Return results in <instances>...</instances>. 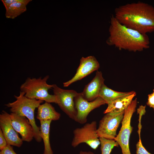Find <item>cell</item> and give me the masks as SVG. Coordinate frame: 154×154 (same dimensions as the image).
<instances>
[{
  "instance_id": "cell-1",
  "label": "cell",
  "mask_w": 154,
  "mask_h": 154,
  "mask_svg": "<svg viewBox=\"0 0 154 154\" xmlns=\"http://www.w3.org/2000/svg\"><path fill=\"white\" fill-rule=\"evenodd\" d=\"M114 16L121 24L142 34L154 32V7L148 3L138 1L119 6Z\"/></svg>"
},
{
  "instance_id": "cell-2",
  "label": "cell",
  "mask_w": 154,
  "mask_h": 154,
  "mask_svg": "<svg viewBox=\"0 0 154 154\" xmlns=\"http://www.w3.org/2000/svg\"><path fill=\"white\" fill-rule=\"evenodd\" d=\"M109 32V36L106 43L119 50L140 52L150 47L149 39L147 34L123 25L113 15L111 17Z\"/></svg>"
},
{
  "instance_id": "cell-3",
  "label": "cell",
  "mask_w": 154,
  "mask_h": 154,
  "mask_svg": "<svg viewBox=\"0 0 154 154\" xmlns=\"http://www.w3.org/2000/svg\"><path fill=\"white\" fill-rule=\"evenodd\" d=\"M16 100L12 102H9L5 105L10 108L11 113L21 116L25 117L29 121L32 126L34 133V138L38 142L41 141L40 128L36 124L34 117L35 109L44 101L28 98L25 96L24 92L20 91L19 95L17 96L14 95Z\"/></svg>"
},
{
  "instance_id": "cell-4",
  "label": "cell",
  "mask_w": 154,
  "mask_h": 154,
  "mask_svg": "<svg viewBox=\"0 0 154 154\" xmlns=\"http://www.w3.org/2000/svg\"><path fill=\"white\" fill-rule=\"evenodd\" d=\"M49 76L47 75L43 78H31L28 77L20 87L21 91L25 93L27 97L33 99L41 100L49 103L57 104L58 100L54 94H49L48 90L52 88L53 84L47 83Z\"/></svg>"
},
{
  "instance_id": "cell-5",
  "label": "cell",
  "mask_w": 154,
  "mask_h": 154,
  "mask_svg": "<svg viewBox=\"0 0 154 154\" xmlns=\"http://www.w3.org/2000/svg\"><path fill=\"white\" fill-rule=\"evenodd\" d=\"M137 104V99L135 98L125 110L121 127L114 139L121 147L122 154H131L129 145L130 135L133 129L131 121L132 116L136 111Z\"/></svg>"
},
{
  "instance_id": "cell-6",
  "label": "cell",
  "mask_w": 154,
  "mask_h": 154,
  "mask_svg": "<svg viewBox=\"0 0 154 154\" xmlns=\"http://www.w3.org/2000/svg\"><path fill=\"white\" fill-rule=\"evenodd\" d=\"M97 129L96 121L86 123L82 127L75 129L73 132L72 146L76 147L80 143H85L92 149H96L100 144Z\"/></svg>"
},
{
  "instance_id": "cell-7",
  "label": "cell",
  "mask_w": 154,
  "mask_h": 154,
  "mask_svg": "<svg viewBox=\"0 0 154 154\" xmlns=\"http://www.w3.org/2000/svg\"><path fill=\"white\" fill-rule=\"evenodd\" d=\"M124 111L106 114L100 120L97 129L99 137L114 139L117 135V129L123 119Z\"/></svg>"
},
{
  "instance_id": "cell-8",
  "label": "cell",
  "mask_w": 154,
  "mask_h": 154,
  "mask_svg": "<svg viewBox=\"0 0 154 154\" xmlns=\"http://www.w3.org/2000/svg\"><path fill=\"white\" fill-rule=\"evenodd\" d=\"M52 89L57 98V104L69 117L74 120L77 114L74 98L78 92L73 90L62 89L55 84H53Z\"/></svg>"
},
{
  "instance_id": "cell-9",
  "label": "cell",
  "mask_w": 154,
  "mask_h": 154,
  "mask_svg": "<svg viewBox=\"0 0 154 154\" xmlns=\"http://www.w3.org/2000/svg\"><path fill=\"white\" fill-rule=\"evenodd\" d=\"M74 102L77 111L74 120L80 124L87 122V117L92 110L106 104L100 96L92 101H88L84 98L81 92L78 93L74 98Z\"/></svg>"
},
{
  "instance_id": "cell-10",
  "label": "cell",
  "mask_w": 154,
  "mask_h": 154,
  "mask_svg": "<svg viewBox=\"0 0 154 154\" xmlns=\"http://www.w3.org/2000/svg\"><path fill=\"white\" fill-rule=\"evenodd\" d=\"M0 127L8 144L19 147L21 146L23 141L12 125L10 114L4 110L0 115Z\"/></svg>"
},
{
  "instance_id": "cell-11",
  "label": "cell",
  "mask_w": 154,
  "mask_h": 154,
  "mask_svg": "<svg viewBox=\"0 0 154 154\" xmlns=\"http://www.w3.org/2000/svg\"><path fill=\"white\" fill-rule=\"evenodd\" d=\"M100 67L99 63L94 56L82 57L75 75L70 80L63 83L64 87H68L72 83L81 80L98 70Z\"/></svg>"
},
{
  "instance_id": "cell-12",
  "label": "cell",
  "mask_w": 154,
  "mask_h": 154,
  "mask_svg": "<svg viewBox=\"0 0 154 154\" xmlns=\"http://www.w3.org/2000/svg\"><path fill=\"white\" fill-rule=\"evenodd\" d=\"M10 116L12 125L15 130L19 133L23 141L30 142L34 138L33 127L29 121L25 116L11 113Z\"/></svg>"
},
{
  "instance_id": "cell-13",
  "label": "cell",
  "mask_w": 154,
  "mask_h": 154,
  "mask_svg": "<svg viewBox=\"0 0 154 154\" xmlns=\"http://www.w3.org/2000/svg\"><path fill=\"white\" fill-rule=\"evenodd\" d=\"M104 79L102 72L97 71L95 76L86 85L81 92L84 98L88 101H92L99 96L102 87L104 84Z\"/></svg>"
},
{
  "instance_id": "cell-14",
  "label": "cell",
  "mask_w": 154,
  "mask_h": 154,
  "mask_svg": "<svg viewBox=\"0 0 154 154\" xmlns=\"http://www.w3.org/2000/svg\"><path fill=\"white\" fill-rule=\"evenodd\" d=\"M136 95V93L135 92L130 95L118 98L110 102L108 104V107L104 113L106 114L124 111L131 104Z\"/></svg>"
},
{
  "instance_id": "cell-15",
  "label": "cell",
  "mask_w": 154,
  "mask_h": 154,
  "mask_svg": "<svg viewBox=\"0 0 154 154\" xmlns=\"http://www.w3.org/2000/svg\"><path fill=\"white\" fill-rule=\"evenodd\" d=\"M36 118L40 121L58 120L60 114L57 112L50 103L45 102L38 107Z\"/></svg>"
},
{
  "instance_id": "cell-16",
  "label": "cell",
  "mask_w": 154,
  "mask_h": 154,
  "mask_svg": "<svg viewBox=\"0 0 154 154\" xmlns=\"http://www.w3.org/2000/svg\"><path fill=\"white\" fill-rule=\"evenodd\" d=\"M32 0H19L8 6L6 9L7 18L14 19L27 10V5Z\"/></svg>"
},
{
  "instance_id": "cell-17",
  "label": "cell",
  "mask_w": 154,
  "mask_h": 154,
  "mask_svg": "<svg viewBox=\"0 0 154 154\" xmlns=\"http://www.w3.org/2000/svg\"><path fill=\"white\" fill-rule=\"evenodd\" d=\"M134 92V91L128 92H117L108 88L104 84L100 92L99 96L105 100L108 104L116 99L130 95Z\"/></svg>"
},
{
  "instance_id": "cell-18",
  "label": "cell",
  "mask_w": 154,
  "mask_h": 154,
  "mask_svg": "<svg viewBox=\"0 0 154 154\" xmlns=\"http://www.w3.org/2000/svg\"><path fill=\"white\" fill-rule=\"evenodd\" d=\"M52 121L51 120L40 121L39 128L44 146L43 154H53L50 141V127Z\"/></svg>"
},
{
  "instance_id": "cell-19",
  "label": "cell",
  "mask_w": 154,
  "mask_h": 154,
  "mask_svg": "<svg viewBox=\"0 0 154 154\" xmlns=\"http://www.w3.org/2000/svg\"><path fill=\"white\" fill-rule=\"evenodd\" d=\"M100 142L101 154H110L112 149L119 145L114 139H109L99 137Z\"/></svg>"
},
{
  "instance_id": "cell-20",
  "label": "cell",
  "mask_w": 154,
  "mask_h": 154,
  "mask_svg": "<svg viewBox=\"0 0 154 154\" xmlns=\"http://www.w3.org/2000/svg\"><path fill=\"white\" fill-rule=\"evenodd\" d=\"M141 129H139V140L136 145V154H152L149 152L143 145L140 137Z\"/></svg>"
},
{
  "instance_id": "cell-21",
  "label": "cell",
  "mask_w": 154,
  "mask_h": 154,
  "mask_svg": "<svg viewBox=\"0 0 154 154\" xmlns=\"http://www.w3.org/2000/svg\"><path fill=\"white\" fill-rule=\"evenodd\" d=\"M8 145L7 141L1 129H0V150L1 151L5 148Z\"/></svg>"
},
{
  "instance_id": "cell-22",
  "label": "cell",
  "mask_w": 154,
  "mask_h": 154,
  "mask_svg": "<svg viewBox=\"0 0 154 154\" xmlns=\"http://www.w3.org/2000/svg\"><path fill=\"white\" fill-rule=\"evenodd\" d=\"M148 97L147 105L152 108L154 111V89L152 93L148 95Z\"/></svg>"
},
{
  "instance_id": "cell-23",
  "label": "cell",
  "mask_w": 154,
  "mask_h": 154,
  "mask_svg": "<svg viewBox=\"0 0 154 154\" xmlns=\"http://www.w3.org/2000/svg\"><path fill=\"white\" fill-rule=\"evenodd\" d=\"M0 154H17L14 151L13 147L10 145L8 144L7 147L1 151Z\"/></svg>"
},
{
  "instance_id": "cell-24",
  "label": "cell",
  "mask_w": 154,
  "mask_h": 154,
  "mask_svg": "<svg viewBox=\"0 0 154 154\" xmlns=\"http://www.w3.org/2000/svg\"><path fill=\"white\" fill-rule=\"evenodd\" d=\"M19 0H1L5 8L10 5L18 1Z\"/></svg>"
},
{
  "instance_id": "cell-25",
  "label": "cell",
  "mask_w": 154,
  "mask_h": 154,
  "mask_svg": "<svg viewBox=\"0 0 154 154\" xmlns=\"http://www.w3.org/2000/svg\"><path fill=\"white\" fill-rule=\"evenodd\" d=\"M79 154H94V153L91 151H81Z\"/></svg>"
}]
</instances>
